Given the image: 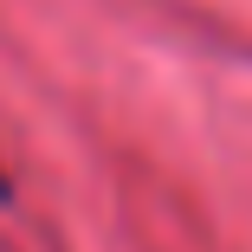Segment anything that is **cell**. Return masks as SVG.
<instances>
[{
	"mask_svg": "<svg viewBox=\"0 0 252 252\" xmlns=\"http://www.w3.org/2000/svg\"><path fill=\"white\" fill-rule=\"evenodd\" d=\"M0 194H7V181H0Z\"/></svg>",
	"mask_w": 252,
	"mask_h": 252,
	"instance_id": "obj_1",
	"label": "cell"
}]
</instances>
